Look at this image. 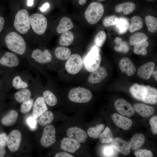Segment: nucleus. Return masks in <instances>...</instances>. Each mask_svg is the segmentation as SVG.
<instances>
[{
	"label": "nucleus",
	"mask_w": 157,
	"mask_h": 157,
	"mask_svg": "<svg viewBox=\"0 0 157 157\" xmlns=\"http://www.w3.org/2000/svg\"><path fill=\"white\" fill-rule=\"evenodd\" d=\"M108 75L106 69L103 66H99L96 70L91 73L87 80L91 84H96L101 82Z\"/></svg>",
	"instance_id": "obj_16"
},
{
	"label": "nucleus",
	"mask_w": 157,
	"mask_h": 157,
	"mask_svg": "<svg viewBox=\"0 0 157 157\" xmlns=\"http://www.w3.org/2000/svg\"><path fill=\"white\" fill-rule=\"evenodd\" d=\"M68 137L80 143L85 142L88 135L82 129L77 127H72L69 128L67 131Z\"/></svg>",
	"instance_id": "obj_15"
},
{
	"label": "nucleus",
	"mask_w": 157,
	"mask_h": 157,
	"mask_svg": "<svg viewBox=\"0 0 157 157\" xmlns=\"http://www.w3.org/2000/svg\"><path fill=\"white\" fill-rule=\"evenodd\" d=\"M149 45V43L147 41L134 45L133 51L137 55H146L147 54V48Z\"/></svg>",
	"instance_id": "obj_41"
},
{
	"label": "nucleus",
	"mask_w": 157,
	"mask_h": 157,
	"mask_svg": "<svg viewBox=\"0 0 157 157\" xmlns=\"http://www.w3.org/2000/svg\"><path fill=\"white\" fill-rule=\"evenodd\" d=\"M81 147L80 142L69 138H64L61 141L62 149L71 153H74Z\"/></svg>",
	"instance_id": "obj_19"
},
{
	"label": "nucleus",
	"mask_w": 157,
	"mask_h": 157,
	"mask_svg": "<svg viewBox=\"0 0 157 157\" xmlns=\"http://www.w3.org/2000/svg\"><path fill=\"white\" fill-rule=\"evenodd\" d=\"M104 10V6L101 3L98 2H92L88 6L85 10V18L90 24H95L101 18Z\"/></svg>",
	"instance_id": "obj_6"
},
{
	"label": "nucleus",
	"mask_w": 157,
	"mask_h": 157,
	"mask_svg": "<svg viewBox=\"0 0 157 157\" xmlns=\"http://www.w3.org/2000/svg\"><path fill=\"white\" fill-rule=\"evenodd\" d=\"M50 6L49 4L48 3H44L40 8V10L42 12H44L48 9Z\"/></svg>",
	"instance_id": "obj_52"
},
{
	"label": "nucleus",
	"mask_w": 157,
	"mask_h": 157,
	"mask_svg": "<svg viewBox=\"0 0 157 157\" xmlns=\"http://www.w3.org/2000/svg\"><path fill=\"white\" fill-rule=\"evenodd\" d=\"M42 93V96L46 104L49 106H53L57 103V98L51 90L47 83Z\"/></svg>",
	"instance_id": "obj_24"
},
{
	"label": "nucleus",
	"mask_w": 157,
	"mask_h": 157,
	"mask_svg": "<svg viewBox=\"0 0 157 157\" xmlns=\"http://www.w3.org/2000/svg\"><path fill=\"white\" fill-rule=\"evenodd\" d=\"M42 86L40 76L36 74L34 80L28 86L14 93V99L17 103H22L32 98L33 94L41 90Z\"/></svg>",
	"instance_id": "obj_4"
},
{
	"label": "nucleus",
	"mask_w": 157,
	"mask_h": 157,
	"mask_svg": "<svg viewBox=\"0 0 157 157\" xmlns=\"http://www.w3.org/2000/svg\"><path fill=\"white\" fill-rule=\"evenodd\" d=\"M115 42L116 45L114 49L116 51L123 53H126L129 51V48L128 44L126 42L122 41V38L117 37Z\"/></svg>",
	"instance_id": "obj_38"
},
{
	"label": "nucleus",
	"mask_w": 157,
	"mask_h": 157,
	"mask_svg": "<svg viewBox=\"0 0 157 157\" xmlns=\"http://www.w3.org/2000/svg\"><path fill=\"white\" fill-rule=\"evenodd\" d=\"M111 145L114 149L124 155H128L130 152L129 144L121 138H116L113 139L111 142Z\"/></svg>",
	"instance_id": "obj_18"
},
{
	"label": "nucleus",
	"mask_w": 157,
	"mask_h": 157,
	"mask_svg": "<svg viewBox=\"0 0 157 157\" xmlns=\"http://www.w3.org/2000/svg\"><path fill=\"white\" fill-rule=\"evenodd\" d=\"M114 148L112 146H107L104 147L103 153L106 157L114 156L115 155Z\"/></svg>",
	"instance_id": "obj_47"
},
{
	"label": "nucleus",
	"mask_w": 157,
	"mask_h": 157,
	"mask_svg": "<svg viewBox=\"0 0 157 157\" xmlns=\"http://www.w3.org/2000/svg\"><path fill=\"white\" fill-rule=\"evenodd\" d=\"M5 74L8 88L17 90L28 87L35 79L31 72L27 69L10 70L6 72Z\"/></svg>",
	"instance_id": "obj_1"
},
{
	"label": "nucleus",
	"mask_w": 157,
	"mask_h": 157,
	"mask_svg": "<svg viewBox=\"0 0 157 157\" xmlns=\"http://www.w3.org/2000/svg\"><path fill=\"white\" fill-rule=\"evenodd\" d=\"M145 138L142 133H137L134 135L129 141L131 149L136 150L140 148L144 144Z\"/></svg>",
	"instance_id": "obj_27"
},
{
	"label": "nucleus",
	"mask_w": 157,
	"mask_h": 157,
	"mask_svg": "<svg viewBox=\"0 0 157 157\" xmlns=\"http://www.w3.org/2000/svg\"><path fill=\"white\" fill-rule=\"evenodd\" d=\"M22 138V134L18 130H14L9 134L7 137L6 144L10 151L15 152L18 149Z\"/></svg>",
	"instance_id": "obj_13"
},
{
	"label": "nucleus",
	"mask_w": 157,
	"mask_h": 157,
	"mask_svg": "<svg viewBox=\"0 0 157 157\" xmlns=\"http://www.w3.org/2000/svg\"><path fill=\"white\" fill-rule=\"evenodd\" d=\"M56 130L52 125H48L44 129L40 140V143L44 147L47 148L55 143Z\"/></svg>",
	"instance_id": "obj_12"
},
{
	"label": "nucleus",
	"mask_w": 157,
	"mask_h": 157,
	"mask_svg": "<svg viewBox=\"0 0 157 157\" xmlns=\"http://www.w3.org/2000/svg\"><path fill=\"white\" fill-rule=\"evenodd\" d=\"M10 70L4 68H2L0 67V73H4L6 72L9 70Z\"/></svg>",
	"instance_id": "obj_58"
},
{
	"label": "nucleus",
	"mask_w": 157,
	"mask_h": 157,
	"mask_svg": "<svg viewBox=\"0 0 157 157\" xmlns=\"http://www.w3.org/2000/svg\"><path fill=\"white\" fill-rule=\"evenodd\" d=\"M18 117V114L17 112L14 110H11L3 117L1 122L5 126H11L15 124Z\"/></svg>",
	"instance_id": "obj_26"
},
{
	"label": "nucleus",
	"mask_w": 157,
	"mask_h": 157,
	"mask_svg": "<svg viewBox=\"0 0 157 157\" xmlns=\"http://www.w3.org/2000/svg\"><path fill=\"white\" fill-rule=\"evenodd\" d=\"M55 157H73L74 156L71 154L65 152H59L54 156Z\"/></svg>",
	"instance_id": "obj_50"
},
{
	"label": "nucleus",
	"mask_w": 157,
	"mask_h": 157,
	"mask_svg": "<svg viewBox=\"0 0 157 157\" xmlns=\"http://www.w3.org/2000/svg\"><path fill=\"white\" fill-rule=\"evenodd\" d=\"M33 4V0H28L27 5L28 6H32Z\"/></svg>",
	"instance_id": "obj_55"
},
{
	"label": "nucleus",
	"mask_w": 157,
	"mask_h": 157,
	"mask_svg": "<svg viewBox=\"0 0 157 157\" xmlns=\"http://www.w3.org/2000/svg\"><path fill=\"white\" fill-rule=\"evenodd\" d=\"M36 119L33 116H31L28 117L27 119V124L31 129H34L35 128L37 123Z\"/></svg>",
	"instance_id": "obj_48"
},
{
	"label": "nucleus",
	"mask_w": 157,
	"mask_h": 157,
	"mask_svg": "<svg viewBox=\"0 0 157 157\" xmlns=\"http://www.w3.org/2000/svg\"><path fill=\"white\" fill-rule=\"evenodd\" d=\"M6 151L3 147H0V157H3L5 154Z\"/></svg>",
	"instance_id": "obj_54"
},
{
	"label": "nucleus",
	"mask_w": 157,
	"mask_h": 157,
	"mask_svg": "<svg viewBox=\"0 0 157 157\" xmlns=\"http://www.w3.org/2000/svg\"><path fill=\"white\" fill-rule=\"evenodd\" d=\"M113 136L110 129L107 127L101 133L100 137L99 140L103 143H107L111 142L113 139Z\"/></svg>",
	"instance_id": "obj_40"
},
{
	"label": "nucleus",
	"mask_w": 157,
	"mask_h": 157,
	"mask_svg": "<svg viewBox=\"0 0 157 157\" xmlns=\"http://www.w3.org/2000/svg\"><path fill=\"white\" fill-rule=\"evenodd\" d=\"M119 21L118 18L115 15H112L106 17L104 19L103 23L106 27L116 25Z\"/></svg>",
	"instance_id": "obj_44"
},
{
	"label": "nucleus",
	"mask_w": 157,
	"mask_h": 157,
	"mask_svg": "<svg viewBox=\"0 0 157 157\" xmlns=\"http://www.w3.org/2000/svg\"><path fill=\"white\" fill-rule=\"evenodd\" d=\"M39 117L38 120L39 124L41 126H45L52 122L54 119V115L51 111L47 110Z\"/></svg>",
	"instance_id": "obj_33"
},
{
	"label": "nucleus",
	"mask_w": 157,
	"mask_h": 157,
	"mask_svg": "<svg viewBox=\"0 0 157 157\" xmlns=\"http://www.w3.org/2000/svg\"><path fill=\"white\" fill-rule=\"evenodd\" d=\"M74 39V36L71 31H68L62 33L59 40V44L63 46L71 45Z\"/></svg>",
	"instance_id": "obj_32"
},
{
	"label": "nucleus",
	"mask_w": 157,
	"mask_h": 157,
	"mask_svg": "<svg viewBox=\"0 0 157 157\" xmlns=\"http://www.w3.org/2000/svg\"><path fill=\"white\" fill-rule=\"evenodd\" d=\"M114 105L117 111L123 115L131 117L134 114V110L131 105L124 99L117 100L115 102Z\"/></svg>",
	"instance_id": "obj_14"
},
{
	"label": "nucleus",
	"mask_w": 157,
	"mask_h": 157,
	"mask_svg": "<svg viewBox=\"0 0 157 157\" xmlns=\"http://www.w3.org/2000/svg\"><path fill=\"white\" fill-rule=\"evenodd\" d=\"M104 128V124H98L95 127L88 128L87 131V133L90 137L94 139H97L99 137Z\"/></svg>",
	"instance_id": "obj_37"
},
{
	"label": "nucleus",
	"mask_w": 157,
	"mask_h": 157,
	"mask_svg": "<svg viewBox=\"0 0 157 157\" xmlns=\"http://www.w3.org/2000/svg\"><path fill=\"white\" fill-rule=\"evenodd\" d=\"M111 118L116 126L123 130H128L132 125V122L131 119L117 113L113 114Z\"/></svg>",
	"instance_id": "obj_21"
},
{
	"label": "nucleus",
	"mask_w": 157,
	"mask_h": 157,
	"mask_svg": "<svg viewBox=\"0 0 157 157\" xmlns=\"http://www.w3.org/2000/svg\"><path fill=\"white\" fill-rule=\"evenodd\" d=\"M106 38V35L104 31H101L99 32L95 35L94 39L95 45L98 47H101L105 41Z\"/></svg>",
	"instance_id": "obj_42"
},
{
	"label": "nucleus",
	"mask_w": 157,
	"mask_h": 157,
	"mask_svg": "<svg viewBox=\"0 0 157 157\" xmlns=\"http://www.w3.org/2000/svg\"><path fill=\"white\" fill-rule=\"evenodd\" d=\"M148 39V37L144 33L142 32H138L131 36L129 40V43L131 45H135L147 41Z\"/></svg>",
	"instance_id": "obj_36"
},
{
	"label": "nucleus",
	"mask_w": 157,
	"mask_h": 157,
	"mask_svg": "<svg viewBox=\"0 0 157 157\" xmlns=\"http://www.w3.org/2000/svg\"><path fill=\"white\" fill-rule=\"evenodd\" d=\"M5 20L3 17H0V33L2 31L4 25Z\"/></svg>",
	"instance_id": "obj_53"
},
{
	"label": "nucleus",
	"mask_w": 157,
	"mask_h": 157,
	"mask_svg": "<svg viewBox=\"0 0 157 157\" xmlns=\"http://www.w3.org/2000/svg\"><path fill=\"white\" fill-rule=\"evenodd\" d=\"M147 93L143 101L144 103L151 104H155L157 102V90L150 86H146Z\"/></svg>",
	"instance_id": "obj_31"
},
{
	"label": "nucleus",
	"mask_w": 157,
	"mask_h": 157,
	"mask_svg": "<svg viewBox=\"0 0 157 157\" xmlns=\"http://www.w3.org/2000/svg\"><path fill=\"white\" fill-rule=\"evenodd\" d=\"M35 100L31 98L22 103L21 105L20 110L23 114H25L29 112L33 106Z\"/></svg>",
	"instance_id": "obj_43"
},
{
	"label": "nucleus",
	"mask_w": 157,
	"mask_h": 157,
	"mask_svg": "<svg viewBox=\"0 0 157 157\" xmlns=\"http://www.w3.org/2000/svg\"><path fill=\"white\" fill-rule=\"evenodd\" d=\"M145 22L148 30L152 33L157 30V19L154 17L148 15L145 17Z\"/></svg>",
	"instance_id": "obj_39"
},
{
	"label": "nucleus",
	"mask_w": 157,
	"mask_h": 157,
	"mask_svg": "<svg viewBox=\"0 0 157 157\" xmlns=\"http://www.w3.org/2000/svg\"><path fill=\"white\" fill-rule=\"evenodd\" d=\"M14 26L21 34L26 33L30 28L29 17L27 11L25 9L19 10L15 17Z\"/></svg>",
	"instance_id": "obj_9"
},
{
	"label": "nucleus",
	"mask_w": 157,
	"mask_h": 157,
	"mask_svg": "<svg viewBox=\"0 0 157 157\" xmlns=\"http://www.w3.org/2000/svg\"><path fill=\"white\" fill-rule=\"evenodd\" d=\"M26 60L29 64L42 74L45 68L53 69L56 65L53 56L48 49H33Z\"/></svg>",
	"instance_id": "obj_2"
},
{
	"label": "nucleus",
	"mask_w": 157,
	"mask_h": 157,
	"mask_svg": "<svg viewBox=\"0 0 157 157\" xmlns=\"http://www.w3.org/2000/svg\"><path fill=\"white\" fill-rule=\"evenodd\" d=\"M87 0H79L78 2L80 5H83L85 4Z\"/></svg>",
	"instance_id": "obj_56"
},
{
	"label": "nucleus",
	"mask_w": 157,
	"mask_h": 157,
	"mask_svg": "<svg viewBox=\"0 0 157 157\" xmlns=\"http://www.w3.org/2000/svg\"><path fill=\"white\" fill-rule=\"evenodd\" d=\"M29 21L32 28L35 33L41 35L45 33L47 26V21L44 15L34 13L29 17Z\"/></svg>",
	"instance_id": "obj_10"
},
{
	"label": "nucleus",
	"mask_w": 157,
	"mask_h": 157,
	"mask_svg": "<svg viewBox=\"0 0 157 157\" xmlns=\"http://www.w3.org/2000/svg\"><path fill=\"white\" fill-rule=\"evenodd\" d=\"M130 92L135 99L143 101L145 98L147 93L146 86L138 84H135L130 88Z\"/></svg>",
	"instance_id": "obj_22"
},
{
	"label": "nucleus",
	"mask_w": 157,
	"mask_h": 157,
	"mask_svg": "<svg viewBox=\"0 0 157 157\" xmlns=\"http://www.w3.org/2000/svg\"><path fill=\"white\" fill-rule=\"evenodd\" d=\"M83 63L81 56L78 54L71 55L67 60L65 65L66 72L72 75L76 74L83 68Z\"/></svg>",
	"instance_id": "obj_11"
},
{
	"label": "nucleus",
	"mask_w": 157,
	"mask_h": 157,
	"mask_svg": "<svg viewBox=\"0 0 157 157\" xmlns=\"http://www.w3.org/2000/svg\"><path fill=\"white\" fill-rule=\"evenodd\" d=\"M135 5L134 3L127 2L117 5L115 7V10L117 13L123 12L125 15H127L132 13L135 10Z\"/></svg>",
	"instance_id": "obj_30"
},
{
	"label": "nucleus",
	"mask_w": 157,
	"mask_h": 157,
	"mask_svg": "<svg viewBox=\"0 0 157 157\" xmlns=\"http://www.w3.org/2000/svg\"><path fill=\"white\" fill-rule=\"evenodd\" d=\"M153 77L156 81L157 80V71H154L152 74Z\"/></svg>",
	"instance_id": "obj_57"
},
{
	"label": "nucleus",
	"mask_w": 157,
	"mask_h": 157,
	"mask_svg": "<svg viewBox=\"0 0 157 157\" xmlns=\"http://www.w3.org/2000/svg\"><path fill=\"white\" fill-rule=\"evenodd\" d=\"M33 116L36 119L38 118L47 111L48 108L42 96H39L35 99L33 106Z\"/></svg>",
	"instance_id": "obj_17"
},
{
	"label": "nucleus",
	"mask_w": 157,
	"mask_h": 157,
	"mask_svg": "<svg viewBox=\"0 0 157 157\" xmlns=\"http://www.w3.org/2000/svg\"><path fill=\"white\" fill-rule=\"evenodd\" d=\"M24 63L18 55L11 51H6L0 56V67L7 69H21Z\"/></svg>",
	"instance_id": "obj_5"
},
{
	"label": "nucleus",
	"mask_w": 157,
	"mask_h": 157,
	"mask_svg": "<svg viewBox=\"0 0 157 157\" xmlns=\"http://www.w3.org/2000/svg\"><path fill=\"white\" fill-rule=\"evenodd\" d=\"M5 42L11 51L20 56H25L27 51L26 43L23 37L15 32H11L6 36Z\"/></svg>",
	"instance_id": "obj_3"
},
{
	"label": "nucleus",
	"mask_w": 157,
	"mask_h": 157,
	"mask_svg": "<svg viewBox=\"0 0 157 157\" xmlns=\"http://www.w3.org/2000/svg\"><path fill=\"white\" fill-rule=\"evenodd\" d=\"M6 86H8V85L4 76L3 78L0 79V90L2 89V87Z\"/></svg>",
	"instance_id": "obj_51"
},
{
	"label": "nucleus",
	"mask_w": 157,
	"mask_h": 157,
	"mask_svg": "<svg viewBox=\"0 0 157 157\" xmlns=\"http://www.w3.org/2000/svg\"><path fill=\"white\" fill-rule=\"evenodd\" d=\"M143 26V21L142 18L138 16L133 17L129 25V30L132 33L142 28Z\"/></svg>",
	"instance_id": "obj_34"
},
{
	"label": "nucleus",
	"mask_w": 157,
	"mask_h": 157,
	"mask_svg": "<svg viewBox=\"0 0 157 157\" xmlns=\"http://www.w3.org/2000/svg\"><path fill=\"white\" fill-rule=\"evenodd\" d=\"M56 58L60 60H66L69 58L71 54L70 49L63 46H58L56 48L54 51Z\"/></svg>",
	"instance_id": "obj_29"
},
{
	"label": "nucleus",
	"mask_w": 157,
	"mask_h": 157,
	"mask_svg": "<svg viewBox=\"0 0 157 157\" xmlns=\"http://www.w3.org/2000/svg\"><path fill=\"white\" fill-rule=\"evenodd\" d=\"M129 23L128 19L124 17H120L119 18V21L116 25L115 28L120 34L125 33L129 28Z\"/></svg>",
	"instance_id": "obj_35"
},
{
	"label": "nucleus",
	"mask_w": 157,
	"mask_h": 157,
	"mask_svg": "<svg viewBox=\"0 0 157 157\" xmlns=\"http://www.w3.org/2000/svg\"><path fill=\"white\" fill-rule=\"evenodd\" d=\"M134 110L139 115L142 117H148L154 113V108L145 104L136 103L133 105Z\"/></svg>",
	"instance_id": "obj_25"
},
{
	"label": "nucleus",
	"mask_w": 157,
	"mask_h": 157,
	"mask_svg": "<svg viewBox=\"0 0 157 157\" xmlns=\"http://www.w3.org/2000/svg\"><path fill=\"white\" fill-rule=\"evenodd\" d=\"M74 26L70 18L67 17L62 18L57 27L56 31L59 34L69 31Z\"/></svg>",
	"instance_id": "obj_28"
},
{
	"label": "nucleus",
	"mask_w": 157,
	"mask_h": 157,
	"mask_svg": "<svg viewBox=\"0 0 157 157\" xmlns=\"http://www.w3.org/2000/svg\"><path fill=\"white\" fill-rule=\"evenodd\" d=\"M119 66L122 71L129 76L134 74L136 71V68L133 63L126 57H124L120 60Z\"/></svg>",
	"instance_id": "obj_20"
},
{
	"label": "nucleus",
	"mask_w": 157,
	"mask_h": 157,
	"mask_svg": "<svg viewBox=\"0 0 157 157\" xmlns=\"http://www.w3.org/2000/svg\"><path fill=\"white\" fill-rule=\"evenodd\" d=\"M155 67V64L152 62L146 63L140 67L137 73L140 78L145 80L149 79L153 72Z\"/></svg>",
	"instance_id": "obj_23"
},
{
	"label": "nucleus",
	"mask_w": 157,
	"mask_h": 157,
	"mask_svg": "<svg viewBox=\"0 0 157 157\" xmlns=\"http://www.w3.org/2000/svg\"><path fill=\"white\" fill-rule=\"evenodd\" d=\"M92 96V94L89 90L81 87L72 88L68 94V98L70 101L79 103L88 102L91 99Z\"/></svg>",
	"instance_id": "obj_8"
},
{
	"label": "nucleus",
	"mask_w": 157,
	"mask_h": 157,
	"mask_svg": "<svg viewBox=\"0 0 157 157\" xmlns=\"http://www.w3.org/2000/svg\"><path fill=\"white\" fill-rule=\"evenodd\" d=\"M149 123L151 126V131L154 134L157 133V117L156 116L152 117L150 119Z\"/></svg>",
	"instance_id": "obj_46"
},
{
	"label": "nucleus",
	"mask_w": 157,
	"mask_h": 157,
	"mask_svg": "<svg viewBox=\"0 0 157 157\" xmlns=\"http://www.w3.org/2000/svg\"><path fill=\"white\" fill-rule=\"evenodd\" d=\"M134 154L137 157H152L153 155L150 150L139 149L136 150Z\"/></svg>",
	"instance_id": "obj_45"
},
{
	"label": "nucleus",
	"mask_w": 157,
	"mask_h": 157,
	"mask_svg": "<svg viewBox=\"0 0 157 157\" xmlns=\"http://www.w3.org/2000/svg\"><path fill=\"white\" fill-rule=\"evenodd\" d=\"M7 136L5 133L0 134V147H4L6 145Z\"/></svg>",
	"instance_id": "obj_49"
},
{
	"label": "nucleus",
	"mask_w": 157,
	"mask_h": 157,
	"mask_svg": "<svg viewBox=\"0 0 157 157\" xmlns=\"http://www.w3.org/2000/svg\"><path fill=\"white\" fill-rule=\"evenodd\" d=\"M98 0L102 1H104V0Z\"/></svg>",
	"instance_id": "obj_59"
},
{
	"label": "nucleus",
	"mask_w": 157,
	"mask_h": 157,
	"mask_svg": "<svg viewBox=\"0 0 157 157\" xmlns=\"http://www.w3.org/2000/svg\"><path fill=\"white\" fill-rule=\"evenodd\" d=\"M99 51L98 47L94 46L85 57L83 63L86 70L88 72H92L100 66L101 57Z\"/></svg>",
	"instance_id": "obj_7"
},
{
	"label": "nucleus",
	"mask_w": 157,
	"mask_h": 157,
	"mask_svg": "<svg viewBox=\"0 0 157 157\" xmlns=\"http://www.w3.org/2000/svg\"></svg>",
	"instance_id": "obj_60"
}]
</instances>
